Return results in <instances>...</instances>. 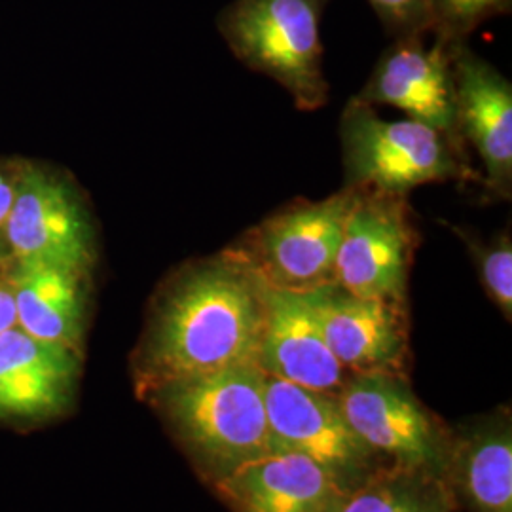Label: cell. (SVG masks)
<instances>
[{
  "label": "cell",
  "mask_w": 512,
  "mask_h": 512,
  "mask_svg": "<svg viewBox=\"0 0 512 512\" xmlns=\"http://www.w3.org/2000/svg\"><path fill=\"white\" fill-rule=\"evenodd\" d=\"M150 395L213 484L272 452L266 374L256 363L171 382Z\"/></svg>",
  "instance_id": "obj_2"
},
{
  "label": "cell",
  "mask_w": 512,
  "mask_h": 512,
  "mask_svg": "<svg viewBox=\"0 0 512 512\" xmlns=\"http://www.w3.org/2000/svg\"><path fill=\"white\" fill-rule=\"evenodd\" d=\"M420 243L406 196L357 192L334 264V283L353 296L406 304Z\"/></svg>",
  "instance_id": "obj_8"
},
{
  "label": "cell",
  "mask_w": 512,
  "mask_h": 512,
  "mask_svg": "<svg viewBox=\"0 0 512 512\" xmlns=\"http://www.w3.org/2000/svg\"><path fill=\"white\" fill-rule=\"evenodd\" d=\"M310 296L330 351L349 374H403L406 304L353 296L336 283L313 289Z\"/></svg>",
  "instance_id": "obj_12"
},
{
  "label": "cell",
  "mask_w": 512,
  "mask_h": 512,
  "mask_svg": "<svg viewBox=\"0 0 512 512\" xmlns=\"http://www.w3.org/2000/svg\"><path fill=\"white\" fill-rule=\"evenodd\" d=\"M90 274L42 262H14L6 277L16 298L18 327L29 336L80 351Z\"/></svg>",
  "instance_id": "obj_16"
},
{
  "label": "cell",
  "mask_w": 512,
  "mask_h": 512,
  "mask_svg": "<svg viewBox=\"0 0 512 512\" xmlns=\"http://www.w3.org/2000/svg\"><path fill=\"white\" fill-rule=\"evenodd\" d=\"M19 164L0 162V230L10 215L18 190Z\"/></svg>",
  "instance_id": "obj_22"
},
{
  "label": "cell",
  "mask_w": 512,
  "mask_h": 512,
  "mask_svg": "<svg viewBox=\"0 0 512 512\" xmlns=\"http://www.w3.org/2000/svg\"><path fill=\"white\" fill-rule=\"evenodd\" d=\"M395 38L427 35L431 21L425 0H368Z\"/></svg>",
  "instance_id": "obj_21"
},
{
  "label": "cell",
  "mask_w": 512,
  "mask_h": 512,
  "mask_svg": "<svg viewBox=\"0 0 512 512\" xmlns=\"http://www.w3.org/2000/svg\"><path fill=\"white\" fill-rule=\"evenodd\" d=\"M459 135L484 167L488 200L512 196V84L465 42L450 44Z\"/></svg>",
  "instance_id": "obj_11"
},
{
  "label": "cell",
  "mask_w": 512,
  "mask_h": 512,
  "mask_svg": "<svg viewBox=\"0 0 512 512\" xmlns=\"http://www.w3.org/2000/svg\"><path fill=\"white\" fill-rule=\"evenodd\" d=\"M80 351L42 342L14 327L0 334V418L44 420L74 395Z\"/></svg>",
  "instance_id": "obj_14"
},
{
  "label": "cell",
  "mask_w": 512,
  "mask_h": 512,
  "mask_svg": "<svg viewBox=\"0 0 512 512\" xmlns=\"http://www.w3.org/2000/svg\"><path fill=\"white\" fill-rule=\"evenodd\" d=\"M427 35L395 38L355 97L370 107L401 110L408 120L439 131L469 160L459 135L450 44L437 37L425 44Z\"/></svg>",
  "instance_id": "obj_10"
},
{
  "label": "cell",
  "mask_w": 512,
  "mask_h": 512,
  "mask_svg": "<svg viewBox=\"0 0 512 512\" xmlns=\"http://www.w3.org/2000/svg\"><path fill=\"white\" fill-rule=\"evenodd\" d=\"M336 399L351 429L385 467L444 480L452 440L403 374H351Z\"/></svg>",
  "instance_id": "obj_6"
},
{
  "label": "cell",
  "mask_w": 512,
  "mask_h": 512,
  "mask_svg": "<svg viewBox=\"0 0 512 512\" xmlns=\"http://www.w3.org/2000/svg\"><path fill=\"white\" fill-rule=\"evenodd\" d=\"M266 283L234 251L186 262L156 294L133 365L141 391L256 363Z\"/></svg>",
  "instance_id": "obj_1"
},
{
  "label": "cell",
  "mask_w": 512,
  "mask_h": 512,
  "mask_svg": "<svg viewBox=\"0 0 512 512\" xmlns=\"http://www.w3.org/2000/svg\"><path fill=\"white\" fill-rule=\"evenodd\" d=\"M467 245L478 268V277L501 313L511 321L512 315V239L509 232H501L492 241H480L475 234L461 228H452Z\"/></svg>",
  "instance_id": "obj_19"
},
{
  "label": "cell",
  "mask_w": 512,
  "mask_h": 512,
  "mask_svg": "<svg viewBox=\"0 0 512 512\" xmlns=\"http://www.w3.org/2000/svg\"><path fill=\"white\" fill-rule=\"evenodd\" d=\"M4 251H8V249H6V243H4V238L0 236V260H2V256H4Z\"/></svg>",
  "instance_id": "obj_24"
},
{
  "label": "cell",
  "mask_w": 512,
  "mask_h": 512,
  "mask_svg": "<svg viewBox=\"0 0 512 512\" xmlns=\"http://www.w3.org/2000/svg\"><path fill=\"white\" fill-rule=\"evenodd\" d=\"M270 450L311 459L348 492L363 486L384 463L351 429L336 395L266 374Z\"/></svg>",
  "instance_id": "obj_9"
},
{
  "label": "cell",
  "mask_w": 512,
  "mask_h": 512,
  "mask_svg": "<svg viewBox=\"0 0 512 512\" xmlns=\"http://www.w3.org/2000/svg\"><path fill=\"white\" fill-rule=\"evenodd\" d=\"M344 186L406 196L423 184L480 183L482 177L439 131L414 120H385L355 95L338 124Z\"/></svg>",
  "instance_id": "obj_4"
},
{
  "label": "cell",
  "mask_w": 512,
  "mask_h": 512,
  "mask_svg": "<svg viewBox=\"0 0 512 512\" xmlns=\"http://www.w3.org/2000/svg\"><path fill=\"white\" fill-rule=\"evenodd\" d=\"M329 0H234L217 18L220 37L239 61L277 82L296 109L329 103L321 21Z\"/></svg>",
  "instance_id": "obj_3"
},
{
  "label": "cell",
  "mask_w": 512,
  "mask_h": 512,
  "mask_svg": "<svg viewBox=\"0 0 512 512\" xmlns=\"http://www.w3.org/2000/svg\"><path fill=\"white\" fill-rule=\"evenodd\" d=\"M338 512H452V494L442 478L385 467L353 490Z\"/></svg>",
  "instance_id": "obj_18"
},
{
  "label": "cell",
  "mask_w": 512,
  "mask_h": 512,
  "mask_svg": "<svg viewBox=\"0 0 512 512\" xmlns=\"http://www.w3.org/2000/svg\"><path fill=\"white\" fill-rule=\"evenodd\" d=\"M18 327V310L12 287L6 279H0V334Z\"/></svg>",
  "instance_id": "obj_23"
},
{
  "label": "cell",
  "mask_w": 512,
  "mask_h": 512,
  "mask_svg": "<svg viewBox=\"0 0 512 512\" xmlns=\"http://www.w3.org/2000/svg\"><path fill=\"white\" fill-rule=\"evenodd\" d=\"M234 512H338L348 492L311 459L270 452L215 484Z\"/></svg>",
  "instance_id": "obj_15"
},
{
  "label": "cell",
  "mask_w": 512,
  "mask_h": 512,
  "mask_svg": "<svg viewBox=\"0 0 512 512\" xmlns=\"http://www.w3.org/2000/svg\"><path fill=\"white\" fill-rule=\"evenodd\" d=\"M431 35L448 44L465 42L484 21L511 10L512 0H425Z\"/></svg>",
  "instance_id": "obj_20"
},
{
  "label": "cell",
  "mask_w": 512,
  "mask_h": 512,
  "mask_svg": "<svg viewBox=\"0 0 512 512\" xmlns=\"http://www.w3.org/2000/svg\"><path fill=\"white\" fill-rule=\"evenodd\" d=\"M2 238L14 262H42L92 274L97 234L80 190L42 165L19 164L18 190Z\"/></svg>",
  "instance_id": "obj_7"
},
{
  "label": "cell",
  "mask_w": 512,
  "mask_h": 512,
  "mask_svg": "<svg viewBox=\"0 0 512 512\" xmlns=\"http://www.w3.org/2000/svg\"><path fill=\"white\" fill-rule=\"evenodd\" d=\"M256 365L268 376L329 395H338L351 376L330 351L310 291L268 285Z\"/></svg>",
  "instance_id": "obj_13"
},
{
  "label": "cell",
  "mask_w": 512,
  "mask_h": 512,
  "mask_svg": "<svg viewBox=\"0 0 512 512\" xmlns=\"http://www.w3.org/2000/svg\"><path fill=\"white\" fill-rule=\"evenodd\" d=\"M357 192L296 200L249 228L228 249L274 289L313 291L334 283V264Z\"/></svg>",
  "instance_id": "obj_5"
},
{
  "label": "cell",
  "mask_w": 512,
  "mask_h": 512,
  "mask_svg": "<svg viewBox=\"0 0 512 512\" xmlns=\"http://www.w3.org/2000/svg\"><path fill=\"white\" fill-rule=\"evenodd\" d=\"M444 482L471 512H512L509 420L484 421L461 439L452 440Z\"/></svg>",
  "instance_id": "obj_17"
}]
</instances>
